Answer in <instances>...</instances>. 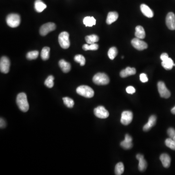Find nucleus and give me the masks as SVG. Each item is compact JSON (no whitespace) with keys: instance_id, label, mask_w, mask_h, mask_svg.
Masks as SVG:
<instances>
[{"instance_id":"nucleus-6","label":"nucleus","mask_w":175,"mask_h":175,"mask_svg":"<svg viewBox=\"0 0 175 175\" xmlns=\"http://www.w3.org/2000/svg\"><path fill=\"white\" fill-rule=\"evenodd\" d=\"M56 28V26L53 22H48L45 23L40 28V34L42 36H45L50 32L55 30Z\"/></svg>"},{"instance_id":"nucleus-7","label":"nucleus","mask_w":175,"mask_h":175,"mask_svg":"<svg viewBox=\"0 0 175 175\" xmlns=\"http://www.w3.org/2000/svg\"><path fill=\"white\" fill-rule=\"evenodd\" d=\"M158 89L160 96L162 98L167 99L170 97V91L166 88L164 83L163 82L159 81L158 83Z\"/></svg>"},{"instance_id":"nucleus-18","label":"nucleus","mask_w":175,"mask_h":175,"mask_svg":"<svg viewBox=\"0 0 175 175\" xmlns=\"http://www.w3.org/2000/svg\"><path fill=\"white\" fill-rule=\"evenodd\" d=\"M119 15L116 12H110L108 14L106 22L108 24H111L118 19Z\"/></svg>"},{"instance_id":"nucleus-33","label":"nucleus","mask_w":175,"mask_h":175,"mask_svg":"<svg viewBox=\"0 0 175 175\" xmlns=\"http://www.w3.org/2000/svg\"><path fill=\"white\" fill-rule=\"evenodd\" d=\"M165 145L171 149L175 150V141L171 138H168L165 141Z\"/></svg>"},{"instance_id":"nucleus-10","label":"nucleus","mask_w":175,"mask_h":175,"mask_svg":"<svg viewBox=\"0 0 175 175\" xmlns=\"http://www.w3.org/2000/svg\"><path fill=\"white\" fill-rule=\"evenodd\" d=\"M133 119V114L130 111H123L121 114V122L124 126H127L130 124Z\"/></svg>"},{"instance_id":"nucleus-35","label":"nucleus","mask_w":175,"mask_h":175,"mask_svg":"<svg viewBox=\"0 0 175 175\" xmlns=\"http://www.w3.org/2000/svg\"><path fill=\"white\" fill-rule=\"evenodd\" d=\"M168 134L170 138L175 141V130L173 128H169L168 130Z\"/></svg>"},{"instance_id":"nucleus-25","label":"nucleus","mask_w":175,"mask_h":175,"mask_svg":"<svg viewBox=\"0 0 175 175\" xmlns=\"http://www.w3.org/2000/svg\"><path fill=\"white\" fill-rule=\"evenodd\" d=\"M83 49L84 50V51H88V50H92V51H95V50H97L99 48V45L96 43H93V44H84L83 45Z\"/></svg>"},{"instance_id":"nucleus-38","label":"nucleus","mask_w":175,"mask_h":175,"mask_svg":"<svg viewBox=\"0 0 175 175\" xmlns=\"http://www.w3.org/2000/svg\"><path fill=\"white\" fill-rule=\"evenodd\" d=\"M6 123L5 120H3L2 118H1V120H0V127H1V128L3 129L6 127Z\"/></svg>"},{"instance_id":"nucleus-15","label":"nucleus","mask_w":175,"mask_h":175,"mask_svg":"<svg viewBox=\"0 0 175 175\" xmlns=\"http://www.w3.org/2000/svg\"><path fill=\"white\" fill-rule=\"evenodd\" d=\"M157 121V117L155 115L151 116L149 118L148 122L143 126V130L144 131H148L151 129L152 127L156 124Z\"/></svg>"},{"instance_id":"nucleus-5","label":"nucleus","mask_w":175,"mask_h":175,"mask_svg":"<svg viewBox=\"0 0 175 175\" xmlns=\"http://www.w3.org/2000/svg\"><path fill=\"white\" fill-rule=\"evenodd\" d=\"M58 42L62 48H69L70 46L69 33L65 31L61 32L58 36Z\"/></svg>"},{"instance_id":"nucleus-32","label":"nucleus","mask_w":175,"mask_h":175,"mask_svg":"<svg viewBox=\"0 0 175 175\" xmlns=\"http://www.w3.org/2000/svg\"><path fill=\"white\" fill-rule=\"evenodd\" d=\"M63 102L68 108H72L74 106L75 103L74 100L69 97H66L63 98Z\"/></svg>"},{"instance_id":"nucleus-31","label":"nucleus","mask_w":175,"mask_h":175,"mask_svg":"<svg viewBox=\"0 0 175 175\" xmlns=\"http://www.w3.org/2000/svg\"><path fill=\"white\" fill-rule=\"evenodd\" d=\"M139 161V163L138 168H139V170H140V171H143L146 169L147 168V162L144 160V158L140 159Z\"/></svg>"},{"instance_id":"nucleus-1","label":"nucleus","mask_w":175,"mask_h":175,"mask_svg":"<svg viewBox=\"0 0 175 175\" xmlns=\"http://www.w3.org/2000/svg\"><path fill=\"white\" fill-rule=\"evenodd\" d=\"M17 104L20 110L23 112H27L29 108L28 102L26 94L24 93H20L17 96Z\"/></svg>"},{"instance_id":"nucleus-39","label":"nucleus","mask_w":175,"mask_h":175,"mask_svg":"<svg viewBox=\"0 0 175 175\" xmlns=\"http://www.w3.org/2000/svg\"><path fill=\"white\" fill-rule=\"evenodd\" d=\"M168 55L167 53H163V54H162V55H161L160 58H161V60L163 61V60H165L166 58H168Z\"/></svg>"},{"instance_id":"nucleus-8","label":"nucleus","mask_w":175,"mask_h":175,"mask_svg":"<svg viewBox=\"0 0 175 175\" xmlns=\"http://www.w3.org/2000/svg\"><path fill=\"white\" fill-rule=\"evenodd\" d=\"M96 116L100 119H106L109 116V112L103 106H98L94 109Z\"/></svg>"},{"instance_id":"nucleus-27","label":"nucleus","mask_w":175,"mask_h":175,"mask_svg":"<svg viewBox=\"0 0 175 175\" xmlns=\"http://www.w3.org/2000/svg\"><path fill=\"white\" fill-rule=\"evenodd\" d=\"M108 56L110 60H113L118 54V50L115 47H112L108 51Z\"/></svg>"},{"instance_id":"nucleus-28","label":"nucleus","mask_w":175,"mask_h":175,"mask_svg":"<svg viewBox=\"0 0 175 175\" xmlns=\"http://www.w3.org/2000/svg\"><path fill=\"white\" fill-rule=\"evenodd\" d=\"M74 60H75V61L80 63L81 66H83L85 65L86 60L83 56L81 55H77L75 56Z\"/></svg>"},{"instance_id":"nucleus-14","label":"nucleus","mask_w":175,"mask_h":175,"mask_svg":"<svg viewBox=\"0 0 175 175\" xmlns=\"http://www.w3.org/2000/svg\"><path fill=\"white\" fill-rule=\"evenodd\" d=\"M136 73V70L134 68H131L129 67L126 68L125 69L123 70L120 73V76L123 78L128 77V76L134 75Z\"/></svg>"},{"instance_id":"nucleus-22","label":"nucleus","mask_w":175,"mask_h":175,"mask_svg":"<svg viewBox=\"0 0 175 175\" xmlns=\"http://www.w3.org/2000/svg\"><path fill=\"white\" fill-rule=\"evenodd\" d=\"M83 23L86 27H93L95 25L96 20L94 17H86L83 19Z\"/></svg>"},{"instance_id":"nucleus-34","label":"nucleus","mask_w":175,"mask_h":175,"mask_svg":"<svg viewBox=\"0 0 175 175\" xmlns=\"http://www.w3.org/2000/svg\"><path fill=\"white\" fill-rule=\"evenodd\" d=\"M120 144H121V146L125 149H129L133 147L132 142L127 141L126 140H124V141H122Z\"/></svg>"},{"instance_id":"nucleus-4","label":"nucleus","mask_w":175,"mask_h":175,"mask_svg":"<svg viewBox=\"0 0 175 175\" xmlns=\"http://www.w3.org/2000/svg\"><path fill=\"white\" fill-rule=\"evenodd\" d=\"M6 22L10 27H17L21 23V17L17 14H10L7 16Z\"/></svg>"},{"instance_id":"nucleus-21","label":"nucleus","mask_w":175,"mask_h":175,"mask_svg":"<svg viewBox=\"0 0 175 175\" xmlns=\"http://www.w3.org/2000/svg\"><path fill=\"white\" fill-rule=\"evenodd\" d=\"M135 35L138 39H143L145 36V32L144 29L141 26H137L135 28Z\"/></svg>"},{"instance_id":"nucleus-12","label":"nucleus","mask_w":175,"mask_h":175,"mask_svg":"<svg viewBox=\"0 0 175 175\" xmlns=\"http://www.w3.org/2000/svg\"><path fill=\"white\" fill-rule=\"evenodd\" d=\"M166 24L170 30H175V15L173 12H169L167 15Z\"/></svg>"},{"instance_id":"nucleus-26","label":"nucleus","mask_w":175,"mask_h":175,"mask_svg":"<svg viewBox=\"0 0 175 175\" xmlns=\"http://www.w3.org/2000/svg\"><path fill=\"white\" fill-rule=\"evenodd\" d=\"M124 171V165L121 162L116 165L115 168V174L116 175H122Z\"/></svg>"},{"instance_id":"nucleus-20","label":"nucleus","mask_w":175,"mask_h":175,"mask_svg":"<svg viewBox=\"0 0 175 175\" xmlns=\"http://www.w3.org/2000/svg\"><path fill=\"white\" fill-rule=\"evenodd\" d=\"M46 7V5L41 0H36L35 2V8L36 12L41 13Z\"/></svg>"},{"instance_id":"nucleus-24","label":"nucleus","mask_w":175,"mask_h":175,"mask_svg":"<svg viewBox=\"0 0 175 175\" xmlns=\"http://www.w3.org/2000/svg\"><path fill=\"white\" fill-rule=\"evenodd\" d=\"M50 49L48 47H44L41 52V57L43 61H46L49 58Z\"/></svg>"},{"instance_id":"nucleus-11","label":"nucleus","mask_w":175,"mask_h":175,"mask_svg":"<svg viewBox=\"0 0 175 175\" xmlns=\"http://www.w3.org/2000/svg\"><path fill=\"white\" fill-rule=\"evenodd\" d=\"M131 44L135 48L140 51L148 48V46L147 43L137 37L133 39L131 41Z\"/></svg>"},{"instance_id":"nucleus-30","label":"nucleus","mask_w":175,"mask_h":175,"mask_svg":"<svg viewBox=\"0 0 175 175\" xmlns=\"http://www.w3.org/2000/svg\"><path fill=\"white\" fill-rule=\"evenodd\" d=\"M39 55V51H30L27 54V57L29 60H35L38 57Z\"/></svg>"},{"instance_id":"nucleus-19","label":"nucleus","mask_w":175,"mask_h":175,"mask_svg":"<svg viewBox=\"0 0 175 175\" xmlns=\"http://www.w3.org/2000/svg\"><path fill=\"white\" fill-rule=\"evenodd\" d=\"M59 65L62 70L64 73H67L70 72L71 69V66L68 62L64 60H61L59 61Z\"/></svg>"},{"instance_id":"nucleus-36","label":"nucleus","mask_w":175,"mask_h":175,"mask_svg":"<svg viewBox=\"0 0 175 175\" xmlns=\"http://www.w3.org/2000/svg\"><path fill=\"white\" fill-rule=\"evenodd\" d=\"M140 80L141 82H142L143 83L147 82L148 80L147 75L144 74V73L141 74L140 75Z\"/></svg>"},{"instance_id":"nucleus-2","label":"nucleus","mask_w":175,"mask_h":175,"mask_svg":"<svg viewBox=\"0 0 175 175\" xmlns=\"http://www.w3.org/2000/svg\"><path fill=\"white\" fill-rule=\"evenodd\" d=\"M76 93L86 98H90L93 97L94 96V90L89 86L86 85H82L79 86L76 89Z\"/></svg>"},{"instance_id":"nucleus-16","label":"nucleus","mask_w":175,"mask_h":175,"mask_svg":"<svg viewBox=\"0 0 175 175\" xmlns=\"http://www.w3.org/2000/svg\"><path fill=\"white\" fill-rule=\"evenodd\" d=\"M162 164L165 168H168L170 165L171 158L168 154H162L160 157Z\"/></svg>"},{"instance_id":"nucleus-41","label":"nucleus","mask_w":175,"mask_h":175,"mask_svg":"<svg viewBox=\"0 0 175 175\" xmlns=\"http://www.w3.org/2000/svg\"><path fill=\"white\" fill-rule=\"evenodd\" d=\"M171 112L173 114H175V106L174 108H172V109H171Z\"/></svg>"},{"instance_id":"nucleus-29","label":"nucleus","mask_w":175,"mask_h":175,"mask_svg":"<svg viewBox=\"0 0 175 175\" xmlns=\"http://www.w3.org/2000/svg\"><path fill=\"white\" fill-rule=\"evenodd\" d=\"M54 76L53 75H50L44 82V84L49 88H52L54 85Z\"/></svg>"},{"instance_id":"nucleus-37","label":"nucleus","mask_w":175,"mask_h":175,"mask_svg":"<svg viewBox=\"0 0 175 175\" xmlns=\"http://www.w3.org/2000/svg\"><path fill=\"white\" fill-rule=\"evenodd\" d=\"M126 91L128 94L132 95L135 93L136 90L133 86H129L126 88Z\"/></svg>"},{"instance_id":"nucleus-13","label":"nucleus","mask_w":175,"mask_h":175,"mask_svg":"<svg viewBox=\"0 0 175 175\" xmlns=\"http://www.w3.org/2000/svg\"><path fill=\"white\" fill-rule=\"evenodd\" d=\"M140 9L143 14L148 18H151L154 16L153 11L150 9V8L145 4H142L140 7Z\"/></svg>"},{"instance_id":"nucleus-17","label":"nucleus","mask_w":175,"mask_h":175,"mask_svg":"<svg viewBox=\"0 0 175 175\" xmlns=\"http://www.w3.org/2000/svg\"><path fill=\"white\" fill-rule=\"evenodd\" d=\"M162 65L165 69L170 70L173 68V66H175L173 60L169 57L162 61Z\"/></svg>"},{"instance_id":"nucleus-3","label":"nucleus","mask_w":175,"mask_h":175,"mask_svg":"<svg viewBox=\"0 0 175 175\" xmlns=\"http://www.w3.org/2000/svg\"><path fill=\"white\" fill-rule=\"evenodd\" d=\"M93 81L96 85H106L109 83V78L105 73H99L95 75Z\"/></svg>"},{"instance_id":"nucleus-23","label":"nucleus","mask_w":175,"mask_h":175,"mask_svg":"<svg viewBox=\"0 0 175 175\" xmlns=\"http://www.w3.org/2000/svg\"><path fill=\"white\" fill-rule=\"evenodd\" d=\"M99 38L98 36L93 34L87 36L85 37V41L88 44H93L99 41Z\"/></svg>"},{"instance_id":"nucleus-40","label":"nucleus","mask_w":175,"mask_h":175,"mask_svg":"<svg viewBox=\"0 0 175 175\" xmlns=\"http://www.w3.org/2000/svg\"><path fill=\"white\" fill-rule=\"evenodd\" d=\"M144 158V157H143V155H141V154H138L137 155L136 158L138 161H139L140 159H142V158Z\"/></svg>"},{"instance_id":"nucleus-9","label":"nucleus","mask_w":175,"mask_h":175,"mask_svg":"<svg viewBox=\"0 0 175 175\" xmlns=\"http://www.w3.org/2000/svg\"><path fill=\"white\" fill-rule=\"evenodd\" d=\"M10 62L7 56H2L0 61V70L2 73L7 74L9 71Z\"/></svg>"}]
</instances>
